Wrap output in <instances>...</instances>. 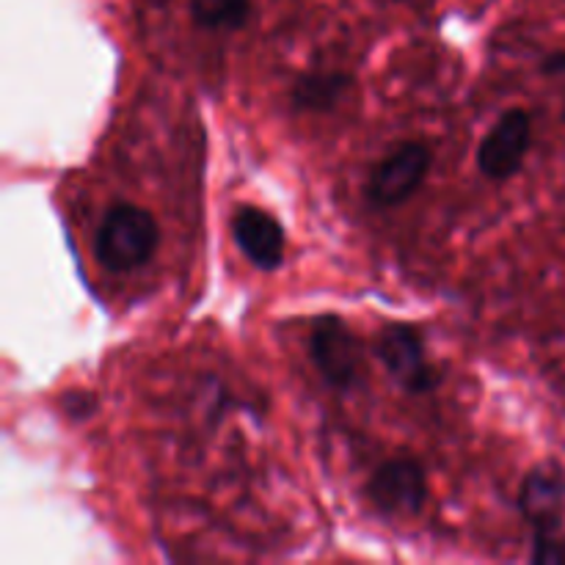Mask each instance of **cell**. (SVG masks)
Returning a JSON list of instances; mask_svg holds the SVG:
<instances>
[{
  "label": "cell",
  "instance_id": "obj_5",
  "mask_svg": "<svg viewBox=\"0 0 565 565\" xmlns=\"http://www.w3.org/2000/svg\"><path fill=\"white\" fill-rule=\"evenodd\" d=\"M364 494L384 519H414L428 502V475L414 458H392L370 475Z\"/></svg>",
  "mask_w": 565,
  "mask_h": 565
},
{
  "label": "cell",
  "instance_id": "obj_11",
  "mask_svg": "<svg viewBox=\"0 0 565 565\" xmlns=\"http://www.w3.org/2000/svg\"><path fill=\"white\" fill-rule=\"evenodd\" d=\"M61 408L70 419L83 423V419L94 417V412H97V395L88 390H66L64 397H61Z\"/></svg>",
  "mask_w": 565,
  "mask_h": 565
},
{
  "label": "cell",
  "instance_id": "obj_8",
  "mask_svg": "<svg viewBox=\"0 0 565 565\" xmlns=\"http://www.w3.org/2000/svg\"><path fill=\"white\" fill-rule=\"evenodd\" d=\"M232 237H235L243 257L254 268L265 270V274L281 268V263H285V226L279 224L276 215L257 207V204H241L235 210V215H232Z\"/></svg>",
  "mask_w": 565,
  "mask_h": 565
},
{
  "label": "cell",
  "instance_id": "obj_4",
  "mask_svg": "<svg viewBox=\"0 0 565 565\" xmlns=\"http://www.w3.org/2000/svg\"><path fill=\"white\" fill-rule=\"evenodd\" d=\"M434 149L425 141H403L373 166L367 177V199L373 207L390 210L406 204L428 180Z\"/></svg>",
  "mask_w": 565,
  "mask_h": 565
},
{
  "label": "cell",
  "instance_id": "obj_1",
  "mask_svg": "<svg viewBox=\"0 0 565 565\" xmlns=\"http://www.w3.org/2000/svg\"><path fill=\"white\" fill-rule=\"evenodd\" d=\"M160 246L158 218L132 202H114L94 235V257L108 274H130L152 263Z\"/></svg>",
  "mask_w": 565,
  "mask_h": 565
},
{
  "label": "cell",
  "instance_id": "obj_3",
  "mask_svg": "<svg viewBox=\"0 0 565 565\" xmlns=\"http://www.w3.org/2000/svg\"><path fill=\"white\" fill-rule=\"evenodd\" d=\"M373 351L386 375L408 395H428L439 386V373L428 359L423 331L414 323H386L375 334Z\"/></svg>",
  "mask_w": 565,
  "mask_h": 565
},
{
  "label": "cell",
  "instance_id": "obj_12",
  "mask_svg": "<svg viewBox=\"0 0 565 565\" xmlns=\"http://www.w3.org/2000/svg\"><path fill=\"white\" fill-rule=\"evenodd\" d=\"M533 563H565V544L557 539H533Z\"/></svg>",
  "mask_w": 565,
  "mask_h": 565
},
{
  "label": "cell",
  "instance_id": "obj_7",
  "mask_svg": "<svg viewBox=\"0 0 565 565\" xmlns=\"http://www.w3.org/2000/svg\"><path fill=\"white\" fill-rule=\"evenodd\" d=\"M519 511L533 539H557L565 522V472L557 461H544L527 472L519 489Z\"/></svg>",
  "mask_w": 565,
  "mask_h": 565
},
{
  "label": "cell",
  "instance_id": "obj_10",
  "mask_svg": "<svg viewBox=\"0 0 565 565\" xmlns=\"http://www.w3.org/2000/svg\"><path fill=\"white\" fill-rule=\"evenodd\" d=\"M193 25L213 33H232L246 28L252 0H188Z\"/></svg>",
  "mask_w": 565,
  "mask_h": 565
},
{
  "label": "cell",
  "instance_id": "obj_6",
  "mask_svg": "<svg viewBox=\"0 0 565 565\" xmlns=\"http://www.w3.org/2000/svg\"><path fill=\"white\" fill-rule=\"evenodd\" d=\"M533 143V116L524 108H508L478 147V169L486 180L505 182L522 171Z\"/></svg>",
  "mask_w": 565,
  "mask_h": 565
},
{
  "label": "cell",
  "instance_id": "obj_13",
  "mask_svg": "<svg viewBox=\"0 0 565 565\" xmlns=\"http://www.w3.org/2000/svg\"><path fill=\"white\" fill-rule=\"evenodd\" d=\"M541 72H544V75H550V77L565 75V47L546 55V58L541 61Z\"/></svg>",
  "mask_w": 565,
  "mask_h": 565
},
{
  "label": "cell",
  "instance_id": "obj_9",
  "mask_svg": "<svg viewBox=\"0 0 565 565\" xmlns=\"http://www.w3.org/2000/svg\"><path fill=\"white\" fill-rule=\"evenodd\" d=\"M356 88V77L345 70H309L296 77L290 105L298 114H331Z\"/></svg>",
  "mask_w": 565,
  "mask_h": 565
},
{
  "label": "cell",
  "instance_id": "obj_2",
  "mask_svg": "<svg viewBox=\"0 0 565 565\" xmlns=\"http://www.w3.org/2000/svg\"><path fill=\"white\" fill-rule=\"evenodd\" d=\"M307 351L329 390L348 395L362 384V342L340 315H318L309 326Z\"/></svg>",
  "mask_w": 565,
  "mask_h": 565
}]
</instances>
